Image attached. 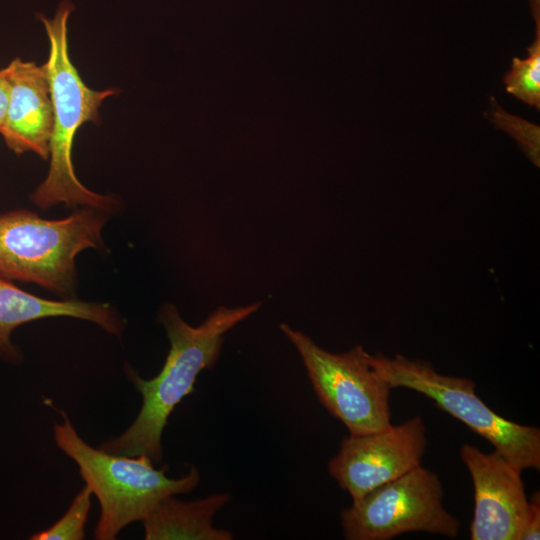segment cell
<instances>
[{"label": "cell", "mask_w": 540, "mask_h": 540, "mask_svg": "<svg viewBox=\"0 0 540 540\" xmlns=\"http://www.w3.org/2000/svg\"><path fill=\"white\" fill-rule=\"evenodd\" d=\"M261 306H220L199 326L186 323L177 308L163 304L158 321L164 327L170 349L161 371L151 379H143L126 365L129 381L142 395L141 409L132 424L118 437L104 442L100 449L115 455H147L154 463L162 459V434L168 418L184 397L192 393L201 371L216 364L224 335Z\"/></svg>", "instance_id": "obj_1"}, {"label": "cell", "mask_w": 540, "mask_h": 540, "mask_svg": "<svg viewBox=\"0 0 540 540\" xmlns=\"http://www.w3.org/2000/svg\"><path fill=\"white\" fill-rule=\"evenodd\" d=\"M73 9V4L65 0L52 19L39 15L49 40V55L44 65L53 102V126L49 170L30 198L42 210L63 203L67 207H92L111 214L119 206L117 200L85 187L73 168L72 148L78 129L86 122L98 123L102 103L116 92L113 89H91L72 63L67 21Z\"/></svg>", "instance_id": "obj_2"}, {"label": "cell", "mask_w": 540, "mask_h": 540, "mask_svg": "<svg viewBox=\"0 0 540 540\" xmlns=\"http://www.w3.org/2000/svg\"><path fill=\"white\" fill-rule=\"evenodd\" d=\"M59 412L63 422L54 425L55 442L78 465L85 485L100 504L95 539H116L127 525L142 522L165 497L191 492L199 484L200 473L195 466L185 476L172 479L165 474L168 466L156 469L145 454L115 455L90 446L68 415Z\"/></svg>", "instance_id": "obj_3"}, {"label": "cell", "mask_w": 540, "mask_h": 540, "mask_svg": "<svg viewBox=\"0 0 540 540\" xmlns=\"http://www.w3.org/2000/svg\"><path fill=\"white\" fill-rule=\"evenodd\" d=\"M109 215L84 206L53 220L24 209L0 214V275L75 298L76 257L88 248H104Z\"/></svg>", "instance_id": "obj_4"}, {"label": "cell", "mask_w": 540, "mask_h": 540, "mask_svg": "<svg viewBox=\"0 0 540 540\" xmlns=\"http://www.w3.org/2000/svg\"><path fill=\"white\" fill-rule=\"evenodd\" d=\"M370 366L392 388L404 387L433 400L443 411L489 441L495 451L520 470H540V430L495 413L475 393L469 378L444 375L419 359L367 353Z\"/></svg>", "instance_id": "obj_5"}, {"label": "cell", "mask_w": 540, "mask_h": 540, "mask_svg": "<svg viewBox=\"0 0 540 540\" xmlns=\"http://www.w3.org/2000/svg\"><path fill=\"white\" fill-rule=\"evenodd\" d=\"M279 328L300 354L320 403L351 435L376 432L391 424L392 387L370 366L361 345L332 353L288 324Z\"/></svg>", "instance_id": "obj_6"}, {"label": "cell", "mask_w": 540, "mask_h": 540, "mask_svg": "<svg viewBox=\"0 0 540 540\" xmlns=\"http://www.w3.org/2000/svg\"><path fill=\"white\" fill-rule=\"evenodd\" d=\"M438 475L421 465L353 500L341 512L347 540H389L422 531L456 538L459 520L443 506Z\"/></svg>", "instance_id": "obj_7"}, {"label": "cell", "mask_w": 540, "mask_h": 540, "mask_svg": "<svg viewBox=\"0 0 540 540\" xmlns=\"http://www.w3.org/2000/svg\"><path fill=\"white\" fill-rule=\"evenodd\" d=\"M426 446V426L417 415L376 432L349 434L328 462V471L356 500L418 467Z\"/></svg>", "instance_id": "obj_8"}, {"label": "cell", "mask_w": 540, "mask_h": 540, "mask_svg": "<svg viewBox=\"0 0 540 540\" xmlns=\"http://www.w3.org/2000/svg\"><path fill=\"white\" fill-rule=\"evenodd\" d=\"M460 458L474 487L470 539L519 540L529 510L522 470L498 452L484 453L470 444L462 445Z\"/></svg>", "instance_id": "obj_9"}, {"label": "cell", "mask_w": 540, "mask_h": 540, "mask_svg": "<svg viewBox=\"0 0 540 540\" xmlns=\"http://www.w3.org/2000/svg\"><path fill=\"white\" fill-rule=\"evenodd\" d=\"M3 70L9 93L0 134L14 153L33 152L46 160L53 126V102L45 65L16 58Z\"/></svg>", "instance_id": "obj_10"}, {"label": "cell", "mask_w": 540, "mask_h": 540, "mask_svg": "<svg viewBox=\"0 0 540 540\" xmlns=\"http://www.w3.org/2000/svg\"><path fill=\"white\" fill-rule=\"evenodd\" d=\"M49 317H72L97 324L120 337L125 321L109 303L87 302L76 298L51 300L26 292L0 275V356L19 363L21 351L13 344V331L28 322Z\"/></svg>", "instance_id": "obj_11"}, {"label": "cell", "mask_w": 540, "mask_h": 540, "mask_svg": "<svg viewBox=\"0 0 540 540\" xmlns=\"http://www.w3.org/2000/svg\"><path fill=\"white\" fill-rule=\"evenodd\" d=\"M170 495L162 499L142 521L146 540H231L233 534L214 527V515L229 501L218 493L196 501H182Z\"/></svg>", "instance_id": "obj_12"}, {"label": "cell", "mask_w": 540, "mask_h": 540, "mask_svg": "<svg viewBox=\"0 0 540 540\" xmlns=\"http://www.w3.org/2000/svg\"><path fill=\"white\" fill-rule=\"evenodd\" d=\"M91 490L85 485L74 497L65 514L49 528L33 534L31 540H81L91 507Z\"/></svg>", "instance_id": "obj_13"}, {"label": "cell", "mask_w": 540, "mask_h": 540, "mask_svg": "<svg viewBox=\"0 0 540 540\" xmlns=\"http://www.w3.org/2000/svg\"><path fill=\"white\" fill-rule=\"evenodd\" d=\"M540 538V495L539 491L529 499V510L519 540H538Z\"/></svg>", "instance_id": "obj_14"}, {"label": "cell", "mask_w": 540, "mask_h": 540, "mask_svg": "<svg viewBox=\"0 0 540 540\" xmlns=\"http://www.w3.org/2000/svg\"><path fill=\"white\" fill-rule=\"evenodd\" d=\"M9 84L5 76L3 68L0 69V128L2 126L7 102H8Z\"/></svg>", "instance_id": "obj_15"}]
</instances>
